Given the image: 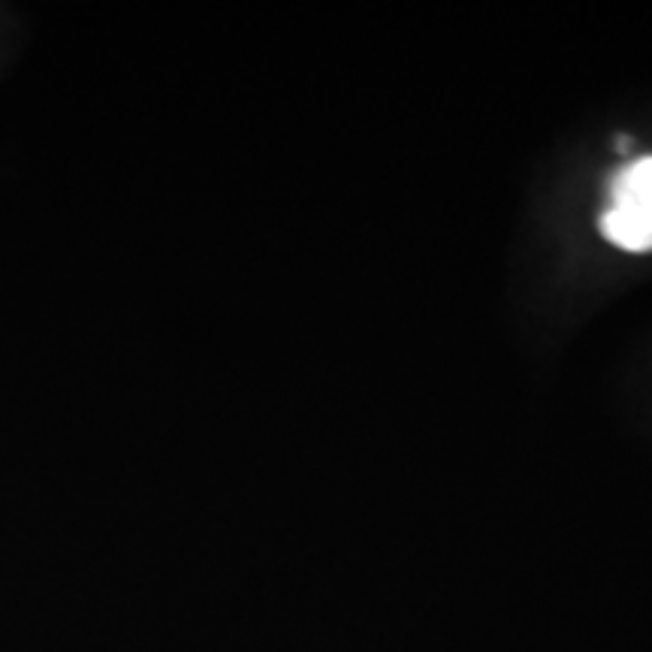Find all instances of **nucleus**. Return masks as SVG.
Listing matches in <instances>:
<instances>
[{"label": "nucleus", "instance_id": "1", "mask_svg": "<svg viewBox=\"0 0 652 652\" xmlns=\"http://www.w3.org/2000/svg\"><path fill=\"white\" fill-rule=\"evenodd\" d=\"M601 233L622 251H652V154L631 160L613 176Z\"/></svg>", "mask_w": 652, "mask_h": 652}]
</instances>
